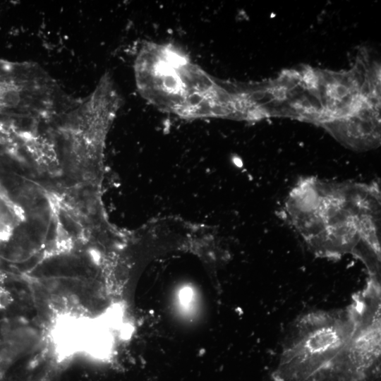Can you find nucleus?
I'll return each instance as SVG.
<instances>
[{"instance_id": "f257e3e1", "label": "nucleus", "mask_w": 381, "mask_h": 381, "mask_svg": "<svg viewBox=\"0 0 381 381\" xmlns=\"http://www.w3.org/2000/svg\"><path fill=\"white\" fill-rule=\"evenodd\" d=\"M380 283L368 278L345 308L299 316L272 381H368L380 372Z\"/></svg>"}, {"instance_id": "f03ea898", "label": "nucleus", "mask_w": 381, "mask_h": 381, "mask_svg": "<svg viewBox=\"0 0 381 381\" xmlns=\"http://www.w3.org/2000/svg\"><path fill=\"white\" fill-rule=\"evenodd\" d=\"M133 67L140 95L161 111L183 118H239L238 83L209 74L171 43L145 42Z\"/></svg>"}, {"instance_id": "7ed1b4c3", "label": "nucleus", "mask_w": 381, "mask_h": 381, "mask_svg": "<svg viewBox=\"0 0 381 381\" xmlns=\"http://www.w3.org/2000/svg\"><path fill=\"white\" fill-rule=\"evenodd\" d=\"M122 101L112 76L106 72L93 91L56 123L64 152L77 161H89L97 157Z\"/></svg>"}]
</instances>
